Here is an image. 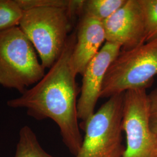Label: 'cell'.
<instances>
[{
  "mask_svg": "<svg viewBox=\"0 0 157 157\" xmlns=\"http://www.w3.org/2000/svg\"><path fill=\"white\" fill-rule=\"evenodd\" d=\"M76 40L75 30L69 35L62 54L44 76L20 97L7 101L8 107L25 108L28 115L36 120L54 121L63 142L75 156L83 139L78 122L77 74L71 64Z\"/></svg>",
  "mask_w": 157,
  "mask_h": 157,
  "instance_id": "1",
  "label": "cell"
},
{
  "mask_svg": "<svg viewBox=\"0 0 157 157\" xmlns=\"http://www.w3.org/2000/svg\"><path fill=\"white\" fill-rule=\"evenodd\" d=\"M78 16V0H72L69 7L45 6L23 11L19 27L33 45L45 69H50L62 54Z\"/></svg>",
  "mask_w": 157,
  "mask_h": 157,
  "instance_id": "2",
  "label": "cell"
},
{
  "mask_svg": "<svg viewBox=\"0 0 157 157\" xmlns=\"http://www.w3.org/2000/svg\"><path fill=\"white\" fill-rule=\"evenodd\" d=\"M33 45L19 26L0 33V85L21 94L45 75Z\"/></svg>",
  "mask_w": 157,
  "mask_h": 157,
  "instance_id": "3",
  "label": "cell"
},
{
  "mask_svg": "<svg viewBox=\"0 0 157 157\" xmlns=\"http://www.w3.org/2000/svg\"><path fill=\"white\" fill-rule=\"evenodd\" d=\"M157 76V37L129 51L121 50L109 67L100 98L150 87Z\"/></svg>",
  "mask_w": 157,
  "mask_h": 157,
  "instance_id": "4",
  "label": "cell"
},
{
  "mask_svg": "<svg viewBox=\"0 0 157 157\" xmlns=\"http://www.w3.org/2000/svg\"><path fill=\"white\" fill-rule=\"evenodd\" d=\"M124 93L113 95L85 123V136L75 157H123L122 115Z\"/></svg>",
  "mask_w": 157,
  "mask_h": 157,
  "instance_id": "5",
  "label": "cell"
},
{
  "mask_svg": "<svg viewBox=\"0 0 157 157\" xmlns=\"http://www.w3.org/2000/svg\"><path fill=\"white\" fill-rule=\"evenodd\" d=\"M122 126L126 139L123 157H155L157 137L150 126L148 94L145 89L124 93Z\"/></svg>",
  "mask_w": 157,
  "mask_h": 157,
  "instance_id": "6",
  "label": "cell"
},
{
  "mask_svg": "<svg viewBox=\"0 0 157 157\" xmlns=\"http://www.w3.org/2000/svg\"><path fill=\"white\" fill-rule=\"evenodd\" d=\"M121 49L119 44L106 41L86 67L82 75V85L77 105L81 124L85 123L94 113L107 71Z\"/></svg>",
  "mask_w": 157,
  "mask_h": 157,
  "instance_id": "7",
  "label": "cell"
},
{
  "mask_svg": "<svg viewBox=\"0 0 157 157\" xmlns=\"http://www.w3.org/2000/svg\"><path fill=\"white\" fill-rule=\"evenodd\" d=\"M106 41L118 44L121 50L136 48L146 43V26L140 0H127L102 22Z\"/></svg>",
  "mask_w": 157,
  "mask_h": 157,
  "instance_id": "8",
  "label": "cell"
},
{
  "mask_svg": "<svg viewBox=\"0 0 157 157\" xmlns=\"http://www.w3.org/2000/svg\"><path fill=\"white\" fill-rule=\"evenodd\" d=\"M76 40L71 56V64L77 75H83L86 67L106 41L102 22L94 18L80 17L76 29Z\"/></svg>",
  "mask_w": 157,
  "mask_h": 157,
  "instance_id": "9",
  "label": "cell"
},
{
  "mask_svg": "<svg viewBox=\"0 0 157 157\" xmlns=\"http://www.w3.org/2000/svg\"><path fill=\"white\" fill-rule=\"evenodd\" d=\"M127 0H82L79 17H89L104 21L117 11Z\"/></svg>",
  "mask_w": 157,
  "mask_h": 157,
  "instance_id": "10",
  "label": "cell"
},
{
  "mask_svg": "<svg viewBox=\"0 0 157 157\" xmlns=\"http://www.w3.org/2000/svg\"><path fill=\"white\" fill-rule=\"evenodd\" d=\"M15 157H56L42 148L36 135L28 126H25L19 132Z\"/></svg>",
  "mask_w": 157,
  "mask_h": 157,
  "instance_id": "11",
  "label": "cell"
},
{
  "mask_svg": "<svg viewBox=\"0 0 157 157\" xmlns=\"http://www.w3.org/2000/svg\"><path fill=\"white\" fill-rule=\"evenodd\" d=\"M22 15L15 0H0V33L19 26Z\"/></svg>",
  "mask_w": 157,
  "mask_h": 157,
  "instance_id": "12",
  "label": "cell"
},
{
  "mask_svg": "<svg viewBox=\"0 0 157 157\" xmlns=\"http://www.w3.org/2000/svg\"><path fill=\"white\" fill-rule=\"evenodd\" d=\"M146 26V43L157 37V0H140Z\"/></svg>",
  "mask_w": 157,
  "mask_h": 157,
  "instance_id": "13",
  "label": "cell"
},
{
  "mask_svg": "<svg viewBox=\"0 0 157 157\" xmlns=\"http://www.w3.org/2000/svg\"><path fill=\"white\" fill-rule=\"evenodd\" d=\"M23 11L45 6L69 7L72 0H15Z\"/></svg>",
  "mask_w": 157,
  "mask_h": 157,
  "instance_id": "14",
  "label": "cell"
},
{
  "mask_svg": "<svg viewBox=\"0 0 157 157\" xmlns=\"http://www.w3.org/2000/svg\"><path fill=\"white\" fill-rule=\"evenodd\" d=\"M148 102L150 129L157 137V88L148 94Z\"/></svg>",
  "mask_w": 157,
  "mask_h": 157,
  "instance_id": "15",
  "label": "cell"
},
{
  "mask_svg": "<svg viewBox=\"0 0 157 157\" xmlns=\"http://www.w3.org/2000/svg\"><path fill=\"white\" fill-rule=\"evenodd\" d=\"M155 157H157V154H156V156H155Z\"/></svg>",
  "mask_w": 157,
  "mask_h": 157,
  "instance_id": "16",
  "label": "cell"
}]
</instances>
